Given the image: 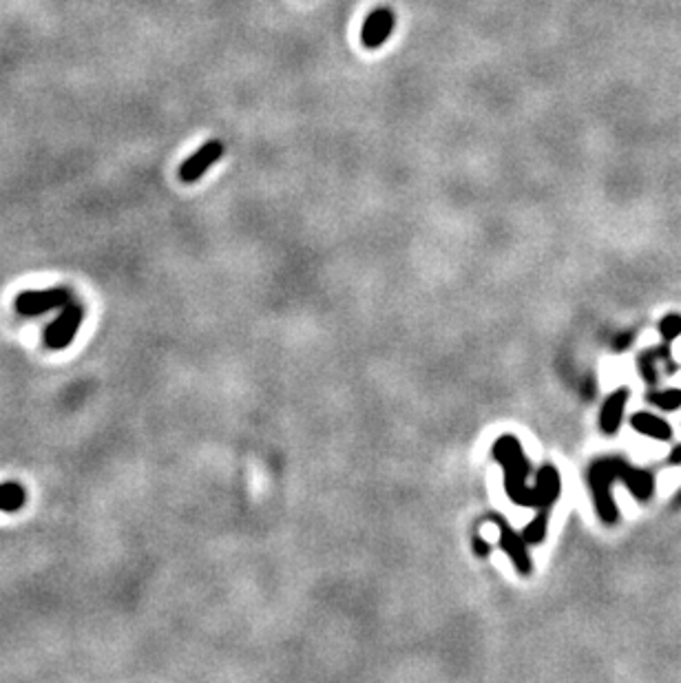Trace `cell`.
I'll return each instance as SVG.
<instances>
[{"label":"cell","mask_w":681,"mask_h":683,"mask_svg":"<svg viewBox=\"0 0 681 683\" xmlns=\"http://www.w3.org/2000/svg\"><path fill=\"white\" fill-rule=\"evenodd\" d=\"M586 478H588L590 493H593V500H595V509H597L604 524H615L620 518L618 507H615V500H613V489H611L615 480H622L628 491L633 493V498L639 502H648L655 496V486H657L652 471L633 467L631 462L620 456H609V458L595 460L593 465L588 467Z\"/></svg>","instance_id":"6da1fadb"},{"label":"cell","mask_w":681,"mask_h":683,"mask_svg":"<svg viewBox=\"0 0 681 683\" xmlns=\"http://www.w3.org/2000/svg\"><path fill=\"white\" fill-rule=\"evenodd\" d=\"M493 458L500 467L505 469V491L520 507H533L537 505V491L535 486H526V478L531 473V462L526 460L524 449L516 436H500L493 445Z\"/></svg>","instance_id":"7a4b0ae2"},{"label":"cell","mask_w":681,"mask_h":683,"mask_svg":"<svg viewBox=\"0 0 681 683\" xmlns=\"http://www.w3.org/2000/svg\"><path fill=\"white\" fill-rule=\"evenodd\" d=\"M82 319H84V307L78 303H67L64 310L60 312V316L47 328L45 334V343L49 350H64L73 337L78 334L80 325H82Z\"/></svg>","instance_id":"3957f363"},{"label":"cell","mask_w":681,"mask_h":683,"mask_svg":"<svg viewBox=\"0 0 681 683\" xmlns=\"http://www.w3.org/2000/svg\"><path fill=\"white\" fill-rule=\"evenodd\" d=\"M489 520L498 526V533H500V539H498V544L500 548H503L507 555L511 558L513 566H516V571L522 573V575H529L533 571V566H531V558H529V553H526V542H524V537H520V533L513 528L507 518H503V515H498V513H491L489 515Z\"/></svg>","instance_id":"277c9868"},{"label":"cell","mask_w":681,"mask_h":683,"mask_svg":"<svg viewBox=\"0 0 681 683\" xmlns=\"http://www.w3.org/2000/svg\"><path fill=\"white\" fill-rule=\"evenodd\" d=\"M69 303V290L67 288H51V290H29L22 292L16 299V310L20 314L36 316L45 314L49 310Z\"/></svg>","instance_id":"5b68a950"},{"label":"cell","mask_w":681,"mask_h":683,"mask_svg":"<svg viewBox=\"0 0 681 683\" xmlns=\"http://www.w3.org/2000/svg\"><path fill=\"white\" fill-rule=\"evenodd\" d=\"M224 158V144L222 141H208V144H204L197 153H192V155L179 166V179H182L184 184H192V182H197V179L206 173L211 166L215 162H220Z\"/></svg>","instance_id":"8992f818"},{"label":"cell","mask_w":681,"mask_h":683,"mask_svg":"<svg viewBox=\"0 0 681 683\" xmlns=\"http://www.w3.org/2000/svg\"><path fill=\"white\" fill-rule=\"evenodd\" d=\"M394 11L388 7H381L374 9L372 14L367 16L365 24H363V31H361V40L367 49H378L385 40L390 38L392 29H394Z\"/></svg>","instance_id":"52a82bcc"},{"label":"cell","mask_w":681,"mask_h":683,"mask_svg":"<svg viewBox=\"0 0 681 683\" xmlns=\"http://www.w3.org/2000/svg\"><path fill=\"white\" fill-rule=\"evenodd\" d=\"M535 491H537V511H546L551 513L553 505L560 498L562 491V482H560V471L551 465H544L535 475Z\"/></svg>","instance_id":"ba28073f"},{"label":"cell","mask_w":681,"mask_h":683,"mask_svg":"<svg viewBox=\"0 0 681 683\" xmlns=\"http://www.w3.org/2000/svg\"><path fill=\"white\" fill-rule=\"evenodd\" d=\"M628 396H631V392H628L626 387H620V390H615L613 394H609V398L604 401L602 411H599V427L606 436H615V433H618V429L622 427Z\"/></svg>","instance_id":"9c48e42d"},{"label":"cell","mask_w":681,"mask_h":683,"mask_svg":"<svg viewBox=\"0 0 681 683\" xmlns=\"http://www.w3.org/2000/svg\"><path fill=\"white\" fill-rule=\"evenodd\" d=\"M631 427L641 436L652 438V440H659V443L673 440V427L668 424V420L650 414V411H635L631 416Z\"/></svg>","instance_id":"30bf717a"},{"label":"cell","mask_w":681,"mask_h":683,"mask_svg":"<svg viewBox=\"0 0 681 683\" xmlns=\"http://www.w3.org/2000/svg\"><path fill=\"white\" fill-rule=\"evenodd\" d=\"M27 502V491L18 482H3L0 484V511L16 513Z\"/></svg>","instance_id":"8fae6325"},{"label":"cell","mask_w":681,"mask_h":683,"mask_svg":"<svg viewBox=\"0 0 681 683\" xmlns=\"http://www.w3.org/2000/svg\"><path fill=\"white\" fill-rule=\"evenodd\" d=\"M659 356H657V350L655 347H650V350H644L639 356H637V371H639V376L644 378L648 385H657L659 383Z\"/></svg>","instance_id":"7c38bea8"},{"label":"cell","mask_w":681,"mask_h":683,"mask_svg":"<svg viewBox=\"0 0 681 683\" xmlns=\"http://www.w3.org/2000/svg\"><path fill=\"white\" fill-rule=\"evenodd\" d=\"M646 401L661 411H677L681 407V387L671 390H652L646 394Z\"/></svg>","instance_id":"4fadbf2b"},{"label":"cell","mask_w":681,"mask_h":683,"mask_svg":"<svg viewBox=\"0 0 681 683\" xmlns=\"http://www.w3.org/2000/svg\"><path fill=\"white\" fill-rule=\"evenodd\" d=\"M546 528H549V513L546 511H537V515L531 520V524H526L522 531V537L526 544H542L546 537Z\"/></svg>","instance_id":"5bb4252c"},{"label":"cell","mask_w":681,"mask_h":683,"mask_svg":"<svg viewBox=\"0 0 681 683\" xmlns=\"http://www.w3.org/2000/svg\"><path fill=\"white\" fill-rule=\"evenodd\" d=\"M661 339L673 343L681 337V314H666L657 325Z\"/></svg>","instance_id":"9a60e30c"},{"label":"cell","mask_w":681,"mask_h":683,"mask_svg":"<svg viewBox=\"0 0 681 683\" xmlns=\"http://www.w3.org/2000/svg\"><path fill=\"white\" fill-rule=\"evenodd\" d=\"M473 551H475V555L484 558V555H489V553H491V546L487 544V539H482L478 533H475L473 535Z\"/></svg>","instance_id":"2e32d148"},{"label":"cell","mask_w":681,"mask_h":683,"mask_svg":"<svg viewBox=\"0 0 681 683\" xmlns=\"http://www.w3.org/2000/svg\"><path fill=\"white\" fill-rule=\"evenodd\" d=\"M633 339H635V332H628V334H624V337H620L618 341H615V347H613V350H615V352H622V350H626V347L633 343Z\"/></svg>","instance_id":"e0dca14e"},{"label":"cell","mask_w":681,"mask_h":683,"mask_svg":"<svg viewBox=\"0 0 681 683\" xmlns=\"http://www.w3.org/2000/svg\"><path fill=\"white\" fill-rule=\"evenodd\" d=\"M668 465H673V467L681 465V445H677V447L671 451V456H668Z\"/></svg>","instance_id":"ac0fdd59"},{"label":"cell","mask_w":681,"mask_h":683,"mask_svg":"<svg viewBox=\"0 0 681 683\" xmlns=\"http://www.w3.org/2000/svg\"><path fill=\"white\" fill-rule=\"evenodd\" d=\"M673 507H675V509H679V507H681V489L677 491V496L673 498Z\"/></svg>","instance_id":"d6986e66"}]
</instances>
